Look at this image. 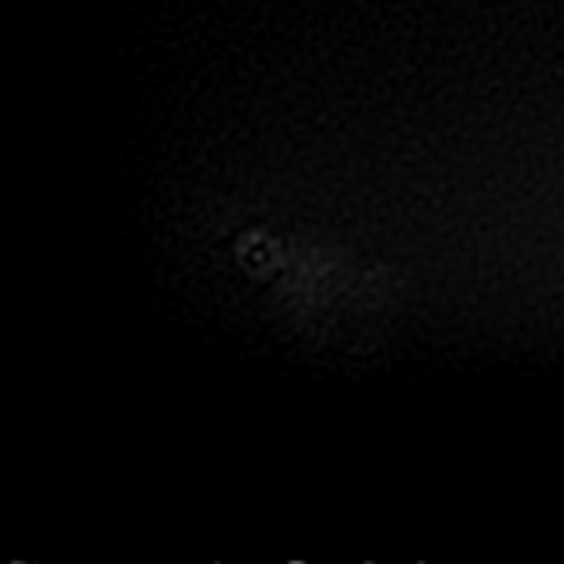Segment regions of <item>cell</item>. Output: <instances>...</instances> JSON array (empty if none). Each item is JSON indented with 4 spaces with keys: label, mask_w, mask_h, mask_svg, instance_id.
<instances>
[]
</instances>
